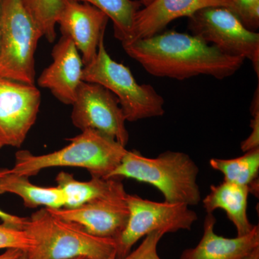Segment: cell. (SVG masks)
<instances>
[{"label": "cell", "instance_id": "ffe728a7", "mask_svg": "<svg viewBox=\"0 0 259 259\" xmlns=\"http://www.w3.org/2000/svg\"><path fill=\"white\" fill-rule=\"evenodd\" d=\"M88 3L102 10L113 23L114 35L121 42L129 41L135 15L142 6L140 0H64Z\"/></svg>", "mask_w": 259, "mask_h": 259}, {"label": "cell", "instance_id": "d6986e66", "mask_svg": "<svg viewBox=\"0 0 259 259\" xmlns=\"http://www.w3.org/2000/svg\"><path fill=\"white\" fill-rule=\"evenodd\" d=\"M209 165L213 169L222 172L225 182L248 186L250 193L258 196L259 147L246 151L240 157L232 159L212 158Z\"/></svg>", "mask_w": 259, "mask_h": 259}, {"label": "cell", "instance_id": "5b68a950", "mask_svg": "<svg viewBox=\"0 0 259 259\" xmlns=\"http://www.w3.org/2000/svg\"><path fill=\"white\" fill-rule=\"evenodd\" d=\"M82 81L95 83L115 95L126 121L135 122L165 113L164 99L150 84H139L128 67L114 61L104 38L90 64L83 66Z\"/></svg>", "mask_w": 259, "mask_h": 259}, {"label": "cell", "instance_id": "8fae6325", "mask_svg": "<svg viewBox=\"0 0 259 259\" xmlns=\"http://www.w3.org/2000/svg\"><path fill=\"white\" fill-rule=\"evenodd\" d=\"M110 18L102 10L85 3L64 1L56 23L79 51L83 66L95 59Z\"/></svg>", "mask_w": 259, "mask_h": 259}, {"label": "cell", "instance_id": "ba28073f", "mask_svg": "<svg viewBox=\"0 0 259 259\" xmlns=\"http://www.w3.org/2000/svg\"><path fill=\"white\" fill-rule=\"evenodd\" d=\"M187 28L223 54L251 61L258 76L259 34L245 28L228 8H202L189 17Z\"/></svg>", "mask_w": 259, "mask_h": 259}, {"label": "cell", "instance_id": "603a6c76", "mask_svg": "<svg viewBox=\"0 0 259 259\" xmlns=\"http://www.w3.org/2000/svg\"><path fill=\"white\" fill-rule=\"evenodd\" d=\"M243 25L255 32L259 28V0H234L229 9Z\"/></svg>", "mask_w": 259, "mask_h": 259}, {"label": "cell", "instance_id": "e0dca14e", "mask_svg": "<svg viewBox=\"0 0 259 259\" xmlns=\"http://www.w3.org/2000/svg\"><path fill=\"white\" fill-rule=\"evenodd\" d=\"M248 186L238 185L223 182L219 185H211L210 192L204 199L203 205L207 214L215 209H223L228 219L236 226L237 236L248 234L253 229L247 215L248 194Z\"/></svg>", "mask_w": 259, "mask_h": 259}, {"label": "cell", "instance_id": "4316f807", "mask_svg": "<svg viewBox=\"0 0 259 259\" xmlns=\"http://www.w3.org/2000/svg\"><path fill=\"white\" fill-rule=\"evenodd\" d=\"M23 252V250L17 248H9L0 255V259H18Z\"/></svg>", "mask_w": 259, "mask_h": 259}, {"label": "cell", "instance_id": "277c9868", "mask_svg": "<svg viewBox=\"0 0 259 259\" xmlns=\"http://www.w3.org/2000/svg\"><path fill=\"white\" fill-rule=\"evenodd\" d=\"M23 230L37 242L46 259H107L116 252L113 238L93 236L76 223L56 217L44 207L27 219Z\"/></svg>", "mask_w": 259, "mask_h": 259}, {"label": "cell", "instance_id": "7a4b0ae2", "mask_svg": "<svg viewBox=\"0 0 259 259\" xmlns=\"http://www.w3.org/2000/svg\"><path fill=\"white\" fill-rule=\"evenodd\" d=\"M68 140L69 145L48 154L18 151L10 171L30 177L52 167H78L88 170L92 177L108 179L127 151L116 140L95 130L81 131Z\"/></svg>", "mask_w": 259, "mask_h": 259}, {"label": "cell", "instance_id": "52a82bcc", "mask_svg": "<svg viewBox=\"0 0 259 259\" xmlns=\"http://www.w3.org/2000/svg\"><path fill=\"white\" fill-rule=\"evenodd\" d=\"M125 202L129 211L128 221L116 239L117 259L128 254L132 247L143 237L154 231L166 234L190 230L198 218L187 204L153 202L128 194Z\"/></svg>", "mask_w": 259, "mask_h": 259}, {"label": "cell", "instance_id": "8992f818", "mask_svg": "<svg viewBox=\"0 0 259 259\" xmlns=\"http://www.w3.org/2000/svg\"><path fill=\"white\" fill-rule=\"evenodd\" d=\"M42 37L22 0H2L0 78L34 84L35 54Z\"/></svg>", "mask_w": 259, "mask_h": 259}, {"label": "cell", "instance_id": "d6a6232c", "mask_svg": "<svg viewBox=\"0 0 259 259\" xmlns=\"http://www.w3.org/2000/svg\"><path fill=\"white\" fill-rule=\"evenodd\" d=\"M2 0H0V8H1Z\"/></svg>", "mask_w": 259, "mask_h": 259}, {"label": "cell", "instance_id": "3957f363", "mask_svg": "<svg viewBox=\"0 0 259 259\" xmlns=\"http://www.w3.org/2000/svg\"><path fill=\"white\" fill-rule=\"evenodd\" d=\"M198 174V166L185 153L168 151L151 158L134 150L127 151L109 178L132 179L147 183L163 194L164 202L192 206L201 200Z\"/></svg>", "mask_w": 259, "mask_h": 259}, {"label": "cell", "instance_id": "ac0fdd59", "mask_svg": "<svg viewBox=\"0 0 259 259\" xmlns=\"http://www.w3.org/2000/svg\"><path fill=\"white\" fill-rule=\"evenodd\" d=\"M28 178L8 169L0 177V194H16L21 197L24 205L28 208H36L39 206L52 209L64 207L66 199L59 187H39L31 183Z\"/></svg>", "mask_w": 259, "mask_h": 259}, {"label": "cell", "instance_id": "d4e9b609", "mask_svg": "<svg viewBox=\"0 0 259 259\" xmlns=\"http://www.w3.org/2000/svg\"><path fill=\"white\" fill-rule=\"evenodd\" d=\"M251 113L253 116L250 126L252 133L249 137L241 144V149L243 152L250 151L253 148L259 147V96L258 87L255 93L254 98L252 102Z\"/></svg>", "mask_w": 259, "mask_h": 259}, {"label": "cell", "instance_id": "7c38bea8", "mask_svg": "<svg viewBox=\"0 0 259 259\" xmlns=\"http://www.w3.org/2000/svg\"><path fill=\"white\" fill-rule=\"evenodd\" d=\"M48 209L56 217L79 225L93 236L115 241L129 217L125 197L96 199L74 209Z\"/></svg>", "mask_w": 259, "mask_h": 259}, {"label": "cell", "instance_id": "9a60e30c", "mask_svg": "<svg viewBox=\"0 0 259 259\" xmlns=\"http://www.w3.org/2000/svg\"><path fill=\"white\" fill-rule=\"evenodd\" d=\"M216 218L208 213L204 222V233L197 246L186 249L181 259H243L259 248V227L248 234L227 238L214 232Z\"/></svg>", "mask_w": 259, "mask_h": 259}, {"label": "cell", "instance_id": "7402d4cb", "mask_svg": "<svg viewBox=\"0 0 259 259\" xmlns=\"http://www.w3.org/2000/svg\"><path fill=\"white\" fill-rule=\"evenodd\" d=\"M37 246L35 240L25 230L0 225V249L17 248L23 251L35 250Z\"/></svg>", "mask_w": 259, "mask_h": 259}, {"label": "cell", "instance_id": "2e32d148", "mask_svg": "<svg viewBox=\"0 0 259 259\" xmlns=\"http://www.w3.org/2000/svg\"><path fill=\"white\" fill-rule=\"evenodd\" d=\"M56 181L57 187L64 193V208H76L96 199L125 198L127 195L123 184L118 179L92 177L88 182H79L73 175L61 171Z\"/></svg>", "mask_w": 259, "mask_h": 259}, {"label": "cell", "instance_id": "4fadbf2b", "mask_svg": "<svg viewBox=\"0 0 259 259\" xmlns=\"http://www.w3.org/2000/svg\"><path fill=\"white\" fill-rule=\"evenodd\" d=\"M52 63L37 79L40 88L50 90L65 105H72L80 83L82 82L83 64L74 42L66 35L52 51Z\"/></svg>", "mask_w": 259, "mask_h": 259}, {"label": "cell", "instance_id": "1f68e13d", "mask_svg": "<svg viewBox=\"0 0 259 259\" xmlns=\"http://www.w3.org/2000/svg\"><path fill=\"white\" fill-rule=\"evenodd\" d=\"M3 145L1 144V143H0V148H3Z\"/></svg>", "mask_w": 259, "mask_h": 259}, {"label": "cell", "instance_id": "cb8c5ba5", "mask_svg": "<svg viewBox=\"0 0 259 259\" xmlns=\"http://www.w3.org/2000/svg\"><path fill=\"white\" fill-rule=\"evenodd\" d=\"M164 234L162 231H154L150 233L136 250L130 252L122 259H161L158 255L157 246Z\"/></svg>", "mask_w": 259, "mask_h": 259}, {"label": "cell", "instance_id": "83f0119b", "mask_svg": "<svg viewBox=\"0 0 259 259\" xmlns=\"http://www.w3.org/2000/svg\"><path fill=\"white\" fill-rule=\"evenodd\" d=\"M18 259H46L35 250L23 251Z\"/></svg>", "mask_w": 259, "mask_h": 259}, {"label": "cell", "instance_id": "30bf717a", "mask_svg": "<svg viewBox=\"0 0 259 259\" xmlns=\"http://www.w3.org/2000/svg\"><path fill=\"white\" fill-rule=\"evenodd\" d=\"M41 94L35 84L0 78V143L19 148L36 121Z\"/></svg>", "mask_w": 259, "mask_h": 259}, {"label": "cell", "instance_id": "4dcf8cb0", "mask_svg": "<svg viewBox=\"0 0 259 259\" xmlns=\"http://www.w3.org/2000/svg\"><path fill=\"white\" fill-rule=\"evenodd\" d=\"M140 1L141 2L143 5H144V6L146 7L149 5L150 3H152L153 0H140Z\"/></svg>", "mask_w": 259, "mask_h": 259}, {"label": "cell", "instance_id": "5bb4252c", "mask_svg": "<svg viewBox=\"0 0 259 259\" xmlns=\"http://www.w3.org/2000/svg\"><path fill=\"white\" fill-rule=\"evenodd\" d=\"M231 0H153L135 15L134 29L129 41L161 33L176 19L189 17L207 7L231 8ZM125 44V42H122Z\"/></svg>", "mask_w": 259, "mask_h": 259}, {"label": "cell", "instance_id": "6da1fadb", "mask_svg": "<svg viewBox=\"0 0 259 259\" xmlns=\"http://www.w3.org/2000/svg\"><path fill=\"white\" fill-rule=\"evenodd\" d=\"M122 45L130 57L157 77L185 80L207 75L223 79L236 74L245 61L223 54L196 35L175 30Z\"/></svg>", "mask_w": 259, "mask_h": 259}, {"label": "cell", "instance_id": "9c48e42d", "mask_svg": "<svg viewBox=\"0 0 259 259\" xmlns=\"http://www.w3.org/2000/svg\"><path fill=\"white\" fill-rule=\"evenodd\" d=\"M71 118L80 131L95 130L125 146L129 141L125 117L114 94L101 85L82 81L72 105Z\"/></svg>", "mask_w": 259, "mask_h": 259}, {"label": "cell", "instance_id": "f1b7e54d", "mask_svg": "<svg viewBox=\"0 0 259 259\" xmlns=\"http://www.w3.org/2000/svg\"><path fill=\"white\" fill-rule=\"evenodd\" d=\"M243 259H259V248H255L250 254Z\"/></svg>", "mask_w": 259, "mask_h": 259}, {"label": "cell", "instance_id": "f546056e", "mask_svg": "<svg viewBox=\"0 0 259 259\" xmlns=\"http://www.w3.org/2000/svg\"><path fill=\"white\" fill-rule=\"evenodd\" d=\"M70 259H87L86 258H83V257H76V258H70ZM107 259H117V257H116V252L115 253H112V255H110V256L108 257Z\"/></svg>", "mask_w": 259, "mask_h": 259}, {"label": "cell", "instance_id": "484cf974", "mask_svg": "<svg viewBox=\"0 0 259 259\" xmlns=\"http://www.w3.org/2000/svg\"><path fill=\"white\" fill-rule=\"evenodd\" d=\"M7 171H8V168L0 169V177H3ZM27 219H28L27 218L18 217V216L9 214L0 209V220L3 224L6 225V226L23 230Z\"/></svg>", "mask_w": 259, "mask_h": 259}, {"label": "cell", "instance_id": "836d02e7", "mask_svg": "<svg viewBox=\"0 0 259 259\" xmlns=\"http://www.w3.org/2000/svg\"><path fill=\"white\" fill-rule=\"evenodd\" d=\"M231 1L232 2V3H233V2L234 1V0H231Z\"/></svg>", "mask_w": 259, "mask_h": 259}, {"label": "cell", "instance_id": "44dd1931", "mask_svg": "<svg viewBox=\"0 0 259 259\" xmlns=\"http://www.w3.org/2000/svg\"><path fill=\"white\" fill-rule=\"evenodd\" d=\"M42 37L48 41H54L56 37V26L58 16L64 5V0H22Z\"/></svg>", "mask_w": 259, "mask_h": 259}]
</instances>
